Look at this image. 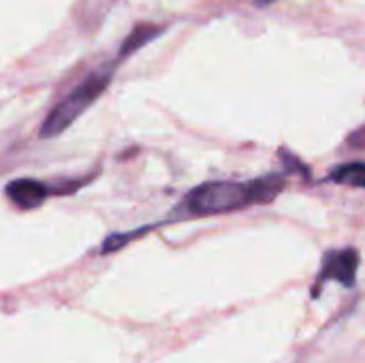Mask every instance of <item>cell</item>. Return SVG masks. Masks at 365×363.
I'll return each mask as SVG.
<instances>
[{"label": "cell", "instance_id": "cell-3", "mask_svg": "<svg viewBox=\"0 0 365 363\" xmlns=\"http://www.w3.org/2000/svg\"><path fill=\"white\" fill-rule=\"evenodd\" d=\"M357 267H359V252L355 248H342L331 250L323 257V265L317 278L314 295H319V289L327 280H338L344 287H355L357 282Z\"/></svg>", "mask_w": 365, "mask_h": 363}, {"label": "cell", "instance_id": "cell-5", "mask_svg": "<svg viewBox=\"0 0 365 363\" xmlns=\"http://www.w3.org/2000/svg\"><path fill=\"white\" fill-rule=\"evenodd\" d=\"M329 182L334 184H342V186H351V188H365V163H346L336 167L329 178Z\"/></svg>", "mask_w": 365, "mask_h": 363}, {"label": "cell", "instance_id": "cell-6", "mask_svg": "<svg viewBox=\"0 0 365 363\" xmlns=\"http://www.w3.org/2000/svg\"><path fill=\"white\" fill-rule=\"evenodd\" d=\"M160 32H163L160 26H152V24H141V26H137V28L126 36V41H124V45H122V49H120V58H126V56H130L133 51L141 49L145 43H150L152 39H156Z\"/></svg>", "mask_w": 365, "mask_h": 363}, {"label": "cell", "instance_id": "cell-7", "mask_svg": "<svg viewBox=\"0 0 365 363\" xmlns=\"http://www.w3.org/2000/svg\"><path fill=\"white\" fill-rule=\"evenodd\" d=\"M259 6H267V4H272V2H276V0H255Z\"/></svg>", "mask_w": 365, "mask_h": 363}, {"label": "cell", "instance_id": "cell-4", "mask_svg": "<svg viewBox=\"0 0 365 363\" xmlns=\"http://www.w3.org/2000/svg\"><path fill=\"white\" fill-rule=\"evenodd\" d=\"M49 190L45 184L30 180V178H19L6 184V197L11 203L19 210H34L47 199Z\"/></svg>", "mask_w": 365, "mask_h": 363}, {"label": "cell", "instance_id": "cell-2", "mask_svg": "<svg viewBox=\"0 0 365 363\" xmlns=\"http://www.w3.org/2000/svg\"><path fill=\"white\" fill-rule=\"evenodd\" d=\"M113 77V66H105L94 71L92 75H88L77 88H73L45 118L43 126H41V137L43 139H51L56 135H60L62 131H66L109 86Z\"/></svg>", "mask_w": 365, "mask_h": 363}, {"label": "cell", "instance_id": "cell-1", "mask_svg": "<svg viewBox=\"0 0 365 363\" xmlns=\"http://www.w3.org/2000/svg\"><path fill=\"white\" fill-rule=\"evenodd\" d=\"M284 188L280 178H263L252 182H207L197 186L180 205L186 216H216L246 210L255 203L274 201Z\"/></svg>", "mask_w": 365, "mask_h": 363}]
</instances>
